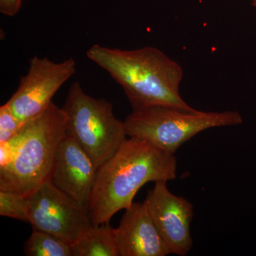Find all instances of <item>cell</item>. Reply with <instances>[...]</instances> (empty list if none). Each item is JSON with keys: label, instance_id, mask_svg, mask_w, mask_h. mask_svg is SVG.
<instances>
[{"label": "cell", "instance_id": "10", "mask_svg": "<svg viewBox=\"0 0 256 256\" xmlns=\"http://www.w3.org/2000/svg\"><path fill=\"white\" fill-rule=\"evenodd\" d=\"M114 235L120 256H165L171 254L148 208L134 203L126 210Z\"/></svg>", "mask_w": 256, "mask_h": 256}, {"label": "cell", "instance_id": "16", "mask_svg": "<svg viewBox=\"0 0 256 256\" xmlns=\"http://www.w3.org/2000/svg\"><path fill=\"white\" fill-rule=\"evenodd\" d=\"M252 6H254V8H256V0H252Z\"/></svg>", "mask_w": 256, "mask_h": 256}, {"label": "cell", "instance_id": "7", "mask_svg": "<svg viewBox=\"0 0 256 256\" xmlns=\"http://www.w3.org/2000/svg\"><path fill=\"white\" fill-rule=\"evenodd\" d=\"M76 72L73 58L56 63L46 57H32L28 73L21 77L18 89L6 104L16 118L28 122L48 108L56 92Z\"/></svg>", "mask_w": 256, "mask_h": 256}, {"label": "cell", "instance_id": "4", "mask_svg": "<svg viewBox=\"0 0 256 256\" xmlns=\"http://www.w3.org/2000/svg\"><path fill=\"white\" fill-rule=\"evenodd\" d=\"M128 137L144 140L174 154L184 143L210 128L242 124L237 111L204 112L194 108L156 106L132 110L124 121Z\"/></svg>", "mask_w": 256, "mask_h": 256}, {"label": "cell", "instance_id": "8", "mask_svg": "<svg viewBox=\"0 0 256 256\" xmlns=\"http://www.w3.org/2000/svg\"><path fill=\"white\" fill-rule=\"evenodd\" d=\"M166 182H156L144 203L171 254L186 256L193 242L190 229L193 206L186 198L173 194Z\"/></svg>", "mask_w": 256, "mask_h": 256}, {"label": "cell", "instance_id": "13", "mask_svg": "<svg viewBox=\"0 0 256 256\" xmlns=\"http://www.w3.org/2000/svg\"><path fill=\"white\" fill-rule=\"evenodd\" d=\"M0 215L28 222L26 197L15 192L0 190Z\"/></svg>", "mask_w": 256, "mask_h": 256}, {"label": "cell", "instance_id": "5", "mask_svg": "<svg viewBox=\"0 0 256 256\" xmlns=\"http://www.w3.org/2000/svg\"><path fill=\"white\" fill-rule=\"evenodd\" d=\"M63 108L68 116L67 132L98 168L114 156L127 139L126 124L116 118L112 104L88 95L78 82L69 88Z\"/></svg>", "mask_w": 256, "mask_h": 256}, {"label": "cell", "instance_id": "3", "mask_svg": "<svg viewBox=\"0 0 256 256\" xmlns=\"http://www.w3.org/2000/svg\"><path fill=\"white\" fill-rule=\"evenodd\" d=\"M68 131V116L54 104L25 122L21 130L5 142L12 153L9 164L0 168V190L32 194L50 181L57 150Z\"/></svg>", "mask_w": 256, "mask_h": 256}, {"label": "cell", "instance_id": "6", "mask_svg": "<svg viewBox=\"0 0 256 256\" xmlns=\"http://www.w3.org/2000/svg\"><path fill=\"white\" fill-rule=\"evenodd\" d=\"M26 200L28 222L33 230L50 234L72 246L92 226L86 207L60 192L50 181L44 183Z\"/></svg>", "mask_w": 256, "mask_h": 256}, {"label": "cell", "instance_id": "2", "mask_svg": "<svg viewBox=\"0 0 256 256\" xmlns=\"http://www.w3.org/2000/svg\"><path fill=\"white\" fill-rule=\"evenodd\" d=\"M86 55L122 87L132 110L156 106L193 108L180 96L182 68L158 48L124 50L94 44Z\"/></svg>", "mask_w": 256, "mask_h": 256}, {"label": "cell", "instance_id": "15", "mask_svg": "<svg viewBox=\"0 0 256 256\" xmlns=\"http://www.w3.org/2000/svg\"><path fill=\"white\" fill-rule=\"evenodd\" d=\"M23 0H0V12L8 16L18 14L22 5Z\"/></svg>", "mask_w": 256, "mask_h": 256}, {"label": "cell", "instance_id": "12", "mask_svg": "<svg viewBox=\"0 0 256 256\" xmlns=\"http://www.w3.org/2000/svg\"><path fill=\"white\" fill-rule=\"evenodd\" d=\"M28 256H74L72 246L58 237L45 232L33 230L25 242Z\"/></svg>", "mask_w": 256, "mask_h": 256}, {"label": "cell", "instance_id": "11", "mask_svg": "<svg viewBox=\"0 0 256 256\" xmlns=\"http://www.w3.org/2000/svg\"><path fill=\"white\" fill-rule=\"evenodd\" d=\"M74 256H120L109 224L92 225L72 245Z\"/></svg>", "mask_w": 256, "mask_h": 256}, {"label": "cell", "instance_id": "9", "mask_svg": "<svg viewBox=\"0 0 256 256\" xmlns=\"http://www.w3.org/2000/svg\"><path fill=\"white\" fill-rule=\"evenodd\" d=\"M97 171V166L92 158L67 132L57 150L50 173V182L87 208Z\"/></svg>", "mask_w": 256, "mask_h": 256}, {"label": "cell", "instance_id": "14", "mask_svg": "<svg viewBox=\"0 0 256 256\" xmlns=\"http://www.w3.org/2000/svg\"><path fill=\"white\" fill-rule=\"evenodd\" d=\"M25 122L15 117L8 104L0 107V144L10 140L23 127Z\"/></svg>", "mask_w": 256, "mask_h": 256}, {"label": "cell", "instance_id": "1", "mask_svg": "<svg viewBox=\"0 0 256 256\" xmlns=\"http://www.w3.org/2000/svg\"><path fill=\"white\" fill-rule=\"evenodd\" d=\"M176 178L174 154L141 138L130 137L98 168L87 206L92 225L109 224L117 212L129 208L146 183L172 181Z\"/></svg>", "mask_w": 256, "mask_h": 256}]
</instances>
